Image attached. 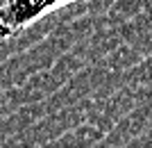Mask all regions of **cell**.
Here are the masks:
<instances>
[{"label":"cell","instance_id":"obj_1","mask_svg":"<svg viewBox=\"0 0 152 148\" xmlns=\"http://www.w3.org/2000/svg\"><path fill=\"white\" fill-rule=\"evenodd\" d=\"M70 0H0V39L20 34L43 14H50Z\"/></svg>","mask_w":152,"mask_h":148}]
</instances>
